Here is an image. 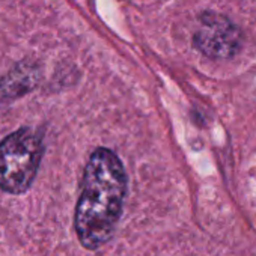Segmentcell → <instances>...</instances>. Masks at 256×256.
Wrapping results in <instances>:
<instances>
[{
    "instance_id": "3",
    "label": "cell",
    "mask_w": 256,
    "mask_h": 256,
    "mask_svg": "<svg viewBox=\"0 0 256 256\" xmlns=\"http://www.w3.org/2000/svg\"><path fill=\"white\" fill-rule=\"evenodd\" d=\"M242 44V34L229 18L217 12H204L193 34V46L210 59H230Z\"/></svg>"
},
{
    "instance_id": "2",
    "label": "cell",
    "mask_w": 256,
    "mask_h": 256,
    "mask_svg": "<svg viewBox=\"0 0 256 256\" xmlns=\"http://www.w3.org/2000/svg\"><path fill=\"white\" fill-rule=\"evenodd\" d=\"M44 146L32 128H20L0 144V188L24 193L35 180Z\"/></svg>"
},
{
    "instance_id": "4",
    "label": "cell",
    "mask_w": 256,
    "mask_h": 256,
    "mask_svg": "<svg viewBox=\"0 0 256 256\" xmlns=\"http://www.w3.org/2000/svg\"><path fill=\"white\" fill-rule=\"evenodd\" d=\"M38 82V70L35 66H17L0 82V96H17L32 89Z\"/></svg>"
},
{
    "instance_id": "1",
    "label": "cell",
    "mask_w": 256,
    "mask_h": 256,
    "mask_svg": "<svg viewBox=\"0 0 256 256\" xmlns=\"http://www.w3.org/2000/svg\"><path fill=\"white\" fill-rule=\"evenodd\" d=\"M126 193V174L118 156L98 148L84 168L74 226L83 247L96 250L114 234Z\"/></svg>"
}]
</instances>
